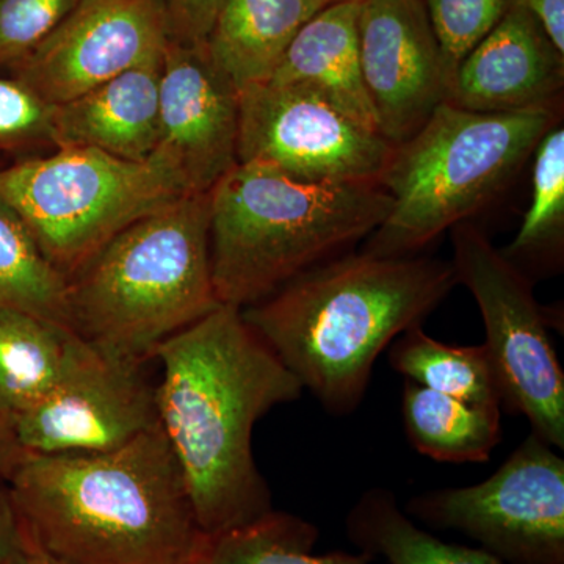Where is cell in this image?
Instances as JSON below:
<instances>
[{"label":"cell","mask_w":564,"mask_h":564,"mask_svg":"<svg viewBox=\"0 0 564 564\" xmlns=\"http://www.w3.org/2000/svg\"><path fill=\"white\" fill-rule=\"evenodd\" d=\"M359 61L378 128L393 147L447 102L451 80L423 0H361Z\"/></svg>","instance_id":"4fadbf2b"},{"label":"cell","mask_w":564,"mask_h":564,"mask_svg":"<svg viewBox=\"0 0 564 564\" xmlns=\"http://www.w3.org/2000/svg\"><path fill=\"white\" fill-rule=\"evenodd\" d=\"M391 207L381 185L302 181L272 166L237 163L209 192L218 302L239 310L262 302L367 239Z\"/></svg>","instance_id":"277c9868"},{"label":"cell","mask_w":564,"mask_h":564,"mask_svg":"<svg viewBox=\"0 0 564 564\" xmlns=\"http://www.w3.org/2000/svg\"><path fill=\"white\" fill-rule=\"evenodd\" d=\"M348 540L388 564H503L484 549L444 543L423 530L386 488L367 489L345 518Z\"/></svg>","instance_id":"44dd1931"},{"label":"cell","mask_w":564,"mask_h":564,"mask_svg":"<svg viewBox=\"0 0 564 564\" xmlns=\"http://www.w3.org/2000/svg\"><path fill=\"white\" fill-rule=\"evenodd\" d=\"M455 284L454 267L441 259L350 252L293 278L242 315L329 414L348 415L381 351L421 326Z\"/></svg>","instance_id":"3957f363"},{"label":"cell","mask_w":564,"mask_h":564,"mask_svg":"<svg viewBox=\"0 0 564 564\" xmlns=\"http://www.w3.org/2000/svg\"><path fill=\"white\" fill-rule=\"evenodd\" d=\"M361 0L329 3L296 33L270 84L299 88L380 132L359 61Z\"/></svg>","instance_id":"e0dca14e"},{"label":"cell","mask_w":564,"mask_h":564,"mask_svg":"<svg viewBox=\"0 0 564 564\" xmlns=\"http://www.w3.org/2000/svg\"><path fill=\"white\" fill-rule=\"evenodd\" d=\"M52 110L54 106L20 80L0 77V152L40 147L57 150Z\"/></svg>","instance_id":"83f0119b"},{"label":"cell","mask_w":564,"mask_h":564,"mask_svg":"<svg viewBox=\"0 0 564 564\" xmlns=\"http://www.w3.org/2000/svg\"><path fill=\"white\" fill-rule=\"evenodd\" d=\"M404 432L419 452L443 463L488 462L500 443V410L459 402L404 381Z\"/></svg>","instance_id":"ffe728a7"},{"label":"cell","mask_w":564,"mask_h":564,"mask_svg":"<svg viewBox=\"0 0 564 564\" xmlns=\"http://www.w3.org/2000/svg\"><path fill=\"white\" fill-rule=\"evenodd\" d=\"M170 40L163 0H79L11 69L44 102L58 106L159 57Z\"/></svg>","instance_id":"7c38bea8"},{"label":"cell","mask_w":564,"mask_h":564,"mask_svg":"<svg viewBox=\"0 0 564 564\" xmlns=\"http://www.w3.org/2000/svg\"><path fill=\"white\" fill-rule=\"evenodd\" d=\"M79 0H0V65L14 66L43 43Z\"/></svg>","instance_id":"4316f807"},{"label":"cell","mask_w":564,"mask_h":564,"mask_svg":"<svg viewBox=\"0 0 564 564\" xmlns=\"http://www.w3.org/2000/svg\"><path fill=\"white\" fill-rule=\"evenodd\" d=\"M191 195L161 155L124 161L93 148H57L0 170V199L66 278L132 223Z\"/></svg>","instance_id":"52a82bcc"},{"label":"cell","mask_w":564,"mask_h":564,"mask_svg":"<svg viewBox=\"0 0 564 564\" xmlns=\"http://www.w3.org/2000/svg\"><path fill=\"white\" fill-rule=\"evenodd\" d=\"M76 337L65 326L0 306V403L11 421L54 388Z\"/></svg>","instance_id":"d6986e66"},{"label":"cell","mask_w":564,"mask_h":564,"mask_svg":"<svg viewBox=\"0 0 564 564\" xmlns=\"http://www.w3.org/2000/svg\"><path fill=\"white\" fill-rule=\"evenodd\" d=\"M32 543V541H31ZM17 564H68L65 562H62V560L55 558V556H52L50 554H46V552L41 551V549L36 547V545H31V549H29L28 554L22 556L20 562Z\"/></svg>","instance_id":"d6a6232c"},{"label":"cell","mask_w":564,"mask_h":564,"mask_svg":"<svg viewBox=\"0 0 564 564\" xmlns=\"http://www.w3.org/2000/svg\"><path fill=\"white\" fill-rule=\"evenodd\" d=\"M564 54V0H521Z\"/></svg>","instance_id":"4dcf8cb0"},{"label":"cell","mask_w":564,"mask_h":564,"mask_svg":"<svg viewBox=\"0 0 564 564\" xmlns=\"http://www.w3.org/2000/svg\"><path fill=\"white\" fill-rule=\"evenodd\" d=\"M207 547H209V545H207ZM207 547L204 549L202 554L196 556V558H193L192 562H188L187 564H203L204 554H206Z\"/></svg>","instance_id":"e575fe53"},{"label":"cell","mask_w":564,"mask_h":564,"mask_svg":"<svg viewBox=\"0 0 564 564\" xmlns=\"http://www.w3.org/2000/svg\"><path fill=\"white\" fill-rule=\"evenodd\" d=\"M328 6V0H225L204 47L240 93L269 80L296 33Z\"/></svg>","instance_id":"ac0fdd59"},{"label":"cell","mask_w":564,"mask_h":564,"mask_svg":"<svg viewBox=\"0 0 564 564\" xmlns=\"http://www.w3.org/2000/svg\"><path fill=\"white\" fill-rule=\"evenodd\" d=\"M403 510L477 541L503 564H564V459L536 434L488 480L419 494Z\"/></svg>","instance_id":"9c48e42d"},{"label":"cell","mask_w":564,"mask_h":564,"mask_svg":"<svg viewBox=\"0 0 564 564\" xmlns=\"http://www.w3.org/2000/svg\"><path fill=\"white\" fill-rule=\"evenodd\" d=\"M521 0H423L451 84L466 55Z\"/></svg>","instance_id":"484cf974"},{"label":"cell","mask_w":564,"mask_h":564,"mask_svg":"<svg viewBox=\"0 0 564 564\" xmlns=\"http://www.w3.org/2000/svg\"><path fill=\"white\" fill-rule=\"evenodd\" d=\"M31 538L11 497L10 486L0 478V564H17L31 549Z\"/></svg>","instance_id":"f546056e"},{"label":"cell","mask_w":564,"mask_h":564,"mask_svg":"<svg viewBox=\"0 0 564 564\" xmlns=\"http://www.w3.org/2000/svg\"><path fill=\"white\" fill-rule=\"evenodd\" d=\"M564 54L519 2L456 69L447 102L480 113L558 106Z\"/></svg>","instance_id":"9a60e30c"},{"label":"cell","mask_w":564,"mask_h":564,"mask_svg":"<svg viewBox=\"0 0 564 564\" xmlns=\"http://www.w3.org/2000/svg\"><path fill=\"white\" fill-rule=\"evenodd\" d=\"M318 534L303 518L273 510L250 525L212 538L203 564H369L366 554H314Z\"/></svg>","instance_id":"cb8c5ba5"},{"label":"cell","mask_w":564,"mask_h":564,"mask_svg":"<svg viewBox=\"0 0 564 564\" xmlns=\"http://www.w3.org/2000/svg\"><path fill=\"white\" fill-rule=\"evenodd\" d=\"M0 306L70 329L68 278L41 252L25 223L0 199Z\"/></svg>","instance_id":"603a6c76"},{"label":"cell","mask_w":564,"mask_h":564,"mask_svg":"<svg viewBox=\"0 0 564 564\" xmlns=\"http://www.w3.org/2000/svg\"><path fill=\"white\" fill-rule=\"evenodd\" d=\"M329 3H334V2H345V0H328Z\"/></svg>","instance_id":"d590c367"},{"label":"cell","mask_w":564,"mask_h":564,"mask_svg":"<svg viewBox=\"0 0 564 564\" xmlns=\"http://www.w3.org/2000/svg\"><path fill=\"white\" fill-rule=\"evenodd\" d=\"M393 148L311 93L270 82L240 91L237 163L302 181L380 185Z\"/></svg>","instance_id":"30bf717a"},{"label":"cell","mask_w":564,"mask_h":564,"mask_svg":"<svg viewBox=\"0 0 564 564\" xmlns=\"http://www.w3.org/2000/svg\"><path fill=\"white\" fill-rule=\"evenodd\" d=\"M25 452L18 444L11 423L0 422V478L9 480Z\"/></svg>","instance_id":"1f68e13d"},{"label":"cell","mask_w":564,"mask_h":564,"mask_svg":"<svg viewBox=\"0 0 564 564\" xmlns=\"http://www.w3.org/2000/svg\"><path fill=\"white\" fill-rule=\"evenodd\" d=\"M389 362L406 380L430 391L489 410L502 408L499 380L485 344L455 347L414 326L393 343Z\"/></svg>","instance_id":"7402d4cb"},{"label":"cell","mask_w":564,"mask_h":564,"mask_svg":"<svg viewBox=\"0 0 564 564\" xmlns=\"http://www.w3.org/2000/svg\"><path fill=\"white\" fill-rule=\"evenodd\" d=\"M532 202L503 254L521 259L558 258L564 242V128L552 126L533 152Z\"/></svg>","instance_id":"d4e9b609"},{"label":"cell","mask_w":564,"mask_h":564,"mask_svg":"<svg viewBox=\"0 0 564 564\" xmlns=\"http://www.w3.org/2000/svg\"><path fill=\"white\" fill-rule=\"evenodd\" d=\"M7 484L32 544L68 564H187L210 543L159 421L102 454L25 452Z\"/></svg>","instance_id":"7a4b0ae2"},{"label":"cell","mask_w":564,"mask_h":564,"mask_svg":"<svg viewBox=\"0 0 564 564\" xmlns=\"http://www.w3.org/2000/svg\"><path fill=\"white\" fill-rule=\"evenodd\" d=\"M169 13L172 40L203 44L225 0H163Z\"/></svg>","instance_id":"f1b7e54d"},{"label":"cell","mask_w":564,"mask_h":564,"mask_svg":"<svg viewBox=\"0 0 564 564\" xmlns=\"http://www.w3.org/2000/svg\"><path fill=\"white\" fill-rule=\"evenodd\" d=\"M209 193L132 223L68 280L70 329L132 364L220 306L210 267Z\"/></svg>","instance_id":"5b68a950"},{"label":"cell","mask_w":564,"mask_h":564,"mask_svg":"<svg viewBox=\"0 0 564 564\" xmlns=\"http://www.w3.org/2000/svg\"><path fill=\"white\" fill-rule=\"evenodd\" d=\"M0 422L11 423L10 414L7 413L6 408L2 406V403H0Z\"/></svg>","instance_id":"836d02e7"},{"label":"cell","mask_w":564,"mask_h":564,"mask_svg":"<svg viewBox=\"0 0 564 564\" xmlns=\"http://www.w3.org/2000/svg\"><path fill=\"white\" fill-rule=\"evenodd\" d=\"M239 90L203 44L170 40L163 51L154 154L180 173L191 195H206L237 165Z\"/></svg>","instance_id":"5bb4252c"},{"label":"cell","mask_w":564,"mask_h":564,"mask_svg":"<svg viewBox=\"0 0 564 564\" xmlns=\"http://www.w3.org/2000/svg\"><path fill=\"white\" fill-rule=\"evenodd\" d=\"M143 367L77 336L54 388L11 421L18 444L39 455L102 454L128 444L158 422Z\"/></svg>","instance_id":"8fae6325"},{"label":"cell","mask_w":564,"mask_h":564,"mask_svg":"<svg viewBox=\"0 0 564 564\" xmlns=\"http://www.w3.org/2000/svg\"><path fill=\"white\" fill-rule=\"evenodd\" d=\"M558 115V106L480 113L441 104L393 148L380 181L391 212L362 251L415 256L445 229L473 218L507 191Z\"/></svg>","instance_id":"8992f818"},{"label":"cell","mask_w":564,"mask_h":564,"mask_svg":"<svg viewBox=\"0 0 564 564\" xmlns=\"http://www.w3.org/2000/svg\"><path fill=\"white\" fill-rule=\"evenodd\" d=\"M452 247L456 282L473 293L484 318L502 406L525 415L533 434L564 451V373L532 281L473 223L452 228Z\"/></svg>","instance_id":"ba28073f"},{"label":"cell","mask_w":564,"mask_h":564,"mask_svg":"<svg viewBox=\"0 0 564 564\" xmlns=\"http://www.w3.org/2000/svg\"><path fill=\"white\" fill-rule=\"evenodd\" d=\"M155 411L196 521L218 538L272 513V492L252 455V430L304 391L242 310L220 304L158 348Z\"/></svg>","instance_id":"6da1fadb"},{"label":"cell","mask_w":564,"mask_h":564,"mask_svg":"<svg viewBox=\"0 0 564 564\" xmlns=\"http://www.w3.org/2000/svg\"><path fill=\"white\" fill-rule=\"evenodd\" d=\"M162 66L163 54L54 106L57 148H93L132 162L151 159L161 137Z\"/></svg>","instance_id":"2e32d148"}]
</instances>
